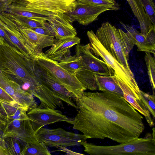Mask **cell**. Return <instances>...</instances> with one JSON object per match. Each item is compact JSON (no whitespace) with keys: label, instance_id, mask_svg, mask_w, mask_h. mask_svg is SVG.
Instances as JSON below:
<instances>
[{"label":"cell","instance_id":"8d00e7d4","mask_svg":"<svg viewBox=\"0 0 155 155\" xmlns=\"http://www.w3.org/2000/svg\"><path fill=\"white\" fill-rule=\"evenodd\" d=\"M58 148L59 149H60V151L65 152L68 155H83V154L82 153L74 152L71 150L67 148L66 147H60Z\"/></svg>","mask_w":155,"mask_h":155},{"label":"cell","instance_id":"f1b7e54d","mask_svg":"<svg viewBox=\"0 0 155 155\" xmlns=\"http://www.w3.org/2000/svg\"><path fill=\"white\" fill-rule=\"evenodd\" d=\"M145 52L144 60L147 68L150 81L153 90L155 88V61L149 52Z\"/></svg>","mask_w":155,"mask_h":155},{"label":"cell","instance_id":"ba28073f","mask_svg":"<svg viewBox=\"0 0 155 155\" xmlns=\"http://www.w3.org/2000/svg\"><path fill=\"white\" fill-rule=\"evenodd\" d=\"M30 59L36 81L48 89L55 97L78 110L76 104L72 100L74 97L73 94L47 72L38 66L31 57Z\"/></svg>","mask_w":155,"mask_h":155},{"label":"cell","instance_id":"1f68e13d","mask_svg":"<svg viewBox=\"0 0 155 155\" xmlns=\"http://www.w3.org/2000/svg\"><path fill=\"white\" fill-rule=\"evenodd\" d=\"M31 29L38 33L55 37L54 33L47 21L43 26Z\"/></svg>","mask_w":155,"mask_h":155},{"label":"cell","instance_id":"e0dca14e","mask_svg":"<svg viewBox=\"0 0 155 155\" xmlns=\"http://www.w3.org/2000/svg\"><path fill=\"white\" fill-rule=\"evenodd\" d=\"M26 0H18L9 5H4L3 10L12 15L26 17L36 21H48L49 20L52 13L28 8L26 6Z\"/></svg>","mask_w":155,"mask_h":155},{"label":"cell","instance_id":"30bf717a","mask_svg":"<svg viewBox=\"0 0 155 155\" xmlns=\"http://www.w3.org/2000/svg\"><path fill=\"white\" fill-rule=\"evenodd\" d=\"M77 45L75 55L80 58L82 64L79 71H90L97 75H112L113 72L111 69L104 61L94 55L90 49L89 43L85 45Z\"/></svg>","mask_w":155,"mask_h":155},{"label":"cell","instance_id":"e575fe53","mask_svg":"<svg viewBox=\"0 0 155 155\" xmlns=\"http://www.w3.org/2000/svg\"><path fill=\"white\" fill-rule=\"evenodd\" d=\"M8 122L6 116L0 109V130L2 132L4 130Z\"/></svg>","mask_w":155,"mask_h":155},{"label":"cell","instance_id":"d4e9b609","mask_svg":"<svg viewBox=\"0 0 155 155\" xmlns=\"http://www.w3.org/2000/svg\"><path fill=\"white\" fill-rule=\"evenodd\" d=\"M47 147L38 140L26 144L21 155H51Z\"/></svg>","mask_w":155,"mask_h":155},{"label":"cell","instance_id":"8fae6325","mask_svg":"<svg viewBox=\"0 0 155 155\" xmlns=\"http://www.w3.org/2000/svg\"><path fill=\"white\" fill-rule=\"evenodd\" d=\"M0 87L13 99L17 105L27 112L38 106L33 96L24 91L18 84L0 71Z\"/></svg>","mask_w":155,"mask_h":155},{"label":"cell","instance_id":"d6986e66","mask_svg":"<svg viewBox=\"0 0 155 155\" xmlns=\"http://www.w3.org/2000/svg\"><path fill=\"white\" fill-rule=\"evenodd\" d=\"M80 40V38L76 36L57 39L45 54L48 58L59 62L64 57L70 55V48L79 44Z\"/></svg>","mask_w":155,"mask_h":155},{"label":"cell","instance_id":"60d3db41","mask_svg":"<svg viewBox=\"0 0 155 155\" xmlns=\"http://www.w3.org/2000/svg\"></svg>","mask_w":155,"mask_h":155},{"label":"cell","instance_id":"f546056e","mask_svg":"<svg viewBox=\"0 0 155 155\" xmlns=\"http://www.w3.org/2000/svg\"><path fill=\"white\" fill-rule=\"evenodd\" d=\"M143 102L145 106L153 116V119L155 118V96L154 91L152 95L146 93L141 90Z\"/></svg>","mask_w":155,"mask_h":155},{"label":"cell","instance_id":"484cf974","mask_svg":"<svg viewBox=\"0 0 155 155\" xmlns=\"http://www.w3.org/2000/svg\"><path fill=\"white\" fill-rule=\"evenodd\" d=\"M3 11L6 16L18 25L30 28L43 26L47 21H36L26 17L13 15Z\"/></svg>","mask_w":155,"mask_h":155},{"label":"cell","instance_id":"4dcf8cb0","mask_svg":"<svg viewBox=\"0 0 155 155\" xmlns=\"http://www.w3.org/2000/svg\"><path fill=\"white\" fill-rule=\"evenodd\" d=\"M143 6L152 23L155 25V7L153 0H139Z\"/></svg>","mask_w":155,"mask_h":155},{"label":"cell","instance_id":"3957f363","mask_svg":"<svg viewBox=\"0 0 155 155\" xmlns=\"http://www.w3.org/2000/svg\"><path fill=\"white\" fill-rule=\"evenodd\" d=\"M95 34L108 52L125 68L132 72L128 61L134 45L126 32L106 22L101 24Z\"/></svg>","mask_w":155,"mask_h":155},{"label":"cell","instance_id":"5bb4252c","mask_svg":"<svg viewBox=\"0 0 155 155\" xmlns=\"http://www.w3.org/2000/svg\"><path fill=\"white\" fill-rule=\"evenodd\" d=\"M14 137L26 143L38 140L29 119H15L8 121L2 131V138Z\"/></svg>","mask_w":155,"mask_h":155},{"label":"cell","instance_id":"7c38bea8","mask_svg":"<svg viewBox=\"0 0 155 155\" xmlns=\"http://www.w3.org/2000/svg\"><path fill=\"white\" fill-rule=\"evenodd\" d=\"M0 28L4 31L18 51L24 56L29 57L35 54L27 46L17 25L6 16L2 11H0Z\"/></svg>","mask_w":155,"mask_h":155},{"label":"cell","instance_id":"f35d334b","mask_svg":"<svg viewBox=\"0 0 155 155\" xmlns=\"http://www.w3.org/2000/svg\"><path fill=\"white\" fill-rule=\"evenodd\" d=\"M2 138V134H1V130H0V139H1Z\"/></svg>","mask_w":155,"mask_h":155},{"label":"cell","instance_id":"277c9868","mask_svg":"<svg viewBox=\"0 0 155 155\" xmlns=\"http://www.w3.org/2000/svg\"><path fill=\"white\" fill-rule=\"evenodd\" d=\"M84 151L92 155H155V138L146 133L144 137L116 145L102 146L83 142Z\"/></svg>","mask_w":155,"mask_h":155},{"label":"cell","instance_id":"ac0fdd59","mask_svg":"<svg viewBox=\"0 0 155 155\" xmlns=\"http://www.w3.org/2000/svg\"><path fill=\"white\" fill-rule=\"evenodd\" d=\"M47 21L57 39L74 37L77 35L72 21L66 14L52 13Z\"/></svg>","mask_w":155,"mask_h":155},{"label":"cell","instance_id":"603a6c76","mask_svg":"<svg viewBox=\"0 0 155 155\" xmlns=\"http://www.w3.org/2000/svg\"><path fill=\"white\" fill-rule=\"evenodd\" d=\"M0 109L6 116L8 122L15 119H29L27 111L17 105L0 101Z\"/></svg>","mask_w":155,"mask_h":155},{"label":"cell","instance_id":"9c48e42d","mask_svg":"<svg viewBox=\"0 0 155 155\" xmlns=\"http://www.w3.org/2000/svg\"><path fill=\"white\" fill-rule=\"evenodd\" d=\"M27 115L35 134L45 125L59 122L73 124L74 119L69 118L62 112L49 107L37 106L27 112Z\"/></svg>","mask_w":155,"mask_h":155},{"label":"cell","instance_id":"ab89813d","mask_svg":"<svg viewBox=\"0 0 155 155\" xmlns=\"http://www.w3.org/2000/svg\"><path fill=\"white\" fill-rule=\"evenodd\" d=\"M5 0H0V1L1 2H3L5 1Z\"/></svg>","mask_w":155,"mask_h":155},{"label":"cell","instance_id":"7a4b0ae2","mask_svg":"<svg viewBox=\"0 0 155 155\" xmlns=\"http://www.w3.org/2000/svg\"><path fill=\"white\" fill-rule=\"evenodd\" d=\"M0 71L37 98L39 91L29 57L20 53L0 38Z\"/></svg>","mask_w":155,"mask_h":155},{"label":"cell","instance_id":"44dd1931","mask_svg":"<svg viewBox=\"0 0 155 155\" xmlns=\"http://www.w3.org/2000/svg\"><path fill=\"white\" fill-rule=\"evenodd\" d=\"M95 77L99 90L109 92L124 97L123 91L113 75L105 76L95 75Z\"/></svg>","mask_w":155,"mask_h":155},{"label":"cell","instance_id":"836d02e7","mask_svg":"<svg viewBox=\"0 0 155 155\" xmlns=\"http://www.w3.org/2000/svg\"><path fill=\"white\" fill-rule=\"evenodd\" d=\"M0 38L2 39L5 42L18 51L16 47L11 42L8 36L4 31L0 28Z\"/></svg>","mask_w":155,"mask_h":155},{"label":"cell","instance_id":"52a82bcc","mask_svg":"<svg viewBox=\"0 0 155 155\" xmlns=\"http://www.w3.org/2000/svg\"><path fill=\"white\" fill-rule=\"evenodd\" d=\"M35 136L39 142L47 147L57 148L80 146L87 139L83 134L68 131L60 127L54 129L42 127Z\"/></svg>","mask_w":155,"mask_h":155},{"label":"cell","instance_id":"8992f818","mask_svg":"<svg viewBox=\"0 0 155 155\" xmlns=\"http://www.w3.org/2000/svg\"><path fill=\"white\" fill-rule=\"evenodd\" d=\"M87 35L90 41V48L93 54L97 58H101L111 69L114 74L130 88L135 92H140V90L132 72L125 68L108 52L100 43L93 31H87Z\"/></svg>","mask_w":155,"mask_h":155},{"label":"cell","instance_id":"d590c367","mask_svg":"<svg viewBox=\"0 0 155 155\" xmlns=\"http://www.w3.org/2000/svg\"><path fill=\"white\" fill-rule=\"evenodd\" d=\"M0 155H9L3 139H0Z\"/></svg>","mask_w":155,"mask_h":155},{"label":"cell","instance_id":"7402d4cb","mask_svg":"<svg viewBox=\"0 0 155 155\" xmlns=\"http://www.w3.org/2000/svg\"><path fill=\"white\" fill-rule=\"evenodd\" d=\"M127 0L139 22L140 31H145L148 30L152 25V24L143 6L139 0Z\"/></svg>","mask_w":155,"mask_h":155},{"label":"cell","instance_id":"ffe728a7","mask_svg":"<svg viewBox=\"0 0 155 155\" xmlns=\"http://www.w3.org/2000/svg\"><path fill=\"white\" fill-rule=\"evenodd\" d=\"M121 24L125 29L127 34L137 48V50L152 53L154 56L155 45L134 28L122 22Z\"/></svg>","mask_w":155,"mask_h":155},{"label":"cell","instance_id":"6da1fadb","mask_svg":"<svg viewBox=\"0 0 155 155\" xmlns=\"http://www.w3.org/2000/svg\"><path fill=\"white\" fill-rule=\"evenodd\" d=\"M78 112L73 129L88 138H109L120 143L139 138L143 117L124 98L107 91L84 92L74 98Z\"/></svg>","mask_w":155,"mask_h":155},{"label":"cell","instance_id":"74e56055","mask_svg":"<svg viewBox=\"0 0 155 155\" xmlns=\"http://www.w3.org/2000/svg\"><path fill=\"white\" fill-rule=\"evenodd\" d=\"M17 0H5L4 1L2 2L5 6H7Z\"/></svg>","mask_w":155,"mask_h":155},{"label":"cell","instance_id":"9a60e30c","mask_svg":"<svg viewBox=\"0 0 155 155\" xmlns=\"http://www.w3.org/2000/svg\"><path fill=\"white\" fill-rule=\"evenodd\" d=\"M26 6L30 8L52 13L65 14L74 10L77 0H26Z\"/></svg>","mask_w":155,"mask_h":155},{"label":"cell","instance_id":"d6a6232c","mask_svg":"<svg viewBox=\"0 0 155 155\" xmlns=\"http://www.w3.org/2000/svg\"><path fill=\"white\" fill-rule=\"evenodd\" d=\"M0 101L11 104L17 105L13 99L0 87Z\"/></svg>","mask_w":155,"mask_h":155},{"label":"cell","instance_id":"2e32d148","mask_svg":"<svg viewBox=\"0 0 155 155\" xmlns=\"http://www.w3.org/2000/svg\"><path fill=\"white\" fill-rule=\"evenodd\" d=\"M17 25L27 46L35 54L42 52L43 48L51 46L56 40L54 37L40 34L30 28Z\"/></svg>","mask_w":155,"mask_h":155},{"label":"cell","instance_id":"83f0119b","mask_svg":"<svg viewBox=\"0 0 155 155\" xmlns=\"http://www.w3.org/2000/svg\"><path fill=\"white\" fill-rule=\"evenodd\" d=\"M77 2L79 3L105 7L110 10L117 11L120 8V5L115 0H77Z\"/></svg>","mask_w":155,"mask_h":155},{"label":"cell","instance_id":"4fadbf2b","mask_svg":"<svg viewBox=\"0 0 155 155\" xmlns=\"http://www.w3.org/2000/svg\"><path fill=\"white\" fill-rule=\"evenodd\" d=\"M110 10L107 7L77 2L75 9L67 13L72 22L77 21L80 25H87L97 20L102 13Z\"/></svg>","mask_w":155,"mask_h":155},{"label":"cell","instance_id":"5b68a950","mask_svg":"<svg viewBox=\"0 0 155 155\" xmlns=\"http://www.w3.org/2000/svg\"><path fill=\"white\" fill-rule=\"evenodd\" d=\"M31 57L38 66L64 86L73 94L74 97H78L87 90L75 76L61 67L58 61L48 58L43 52L37 53Z\"/></svg>","mask_w":155,"mask_h":155},{"label":"cell","instance_id":"cb8c5ba5","mask_svg":"<svg viewBox=\"0 0 155 155\" xmlns=\"http://www.w3.org/2000/svg\"><path fill=\"white\" fill-rule=\"evenodd\" d=\"M58 63L59 65L71 75L76 77V73L82 67L80 58L75 55L64 57Z\"/></svg>","mask_w":155,"mask_h":155},{"label":"cell","instance_id":"4316f807","mask_svg":"<svg viewBox=\"0 0 155 155\" xmlns=\"http://www.w3.org/2000/svg\"><path fill=\"white\" fill-rule=\"evenodd\" d=\"M9 155H21L26 144L24 141L18 138L8 137L3 138Z\"/></svg>","mask_w":155,"mask_h":155}]
</instances>
